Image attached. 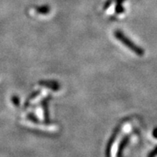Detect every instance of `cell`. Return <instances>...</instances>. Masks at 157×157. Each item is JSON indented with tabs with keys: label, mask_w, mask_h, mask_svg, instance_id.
Instances as JSON below:
<instances>
[{
	"label": "cell",
	"mask_w": 157,
	"mask_h": 157,
	"mask_svg": "<svg viewBox=\"0 0 157 157\" xmlns=\"http://www.w3.org/2000/svg\"><path fill=\"white\" fill-rule=\"evenodd\" d=\"M153 136H154L155 138H157V128H155L154 131H153Z\"/></svg>",
	"instance_id": "2"
},
{
	"label": "cell",
	"mask_w": 157,
	"mask_h": 157,
	"mask_svg": "<svg viewBox=\"0 0 157 157\" xmlns=\"http://www.w3.org/2000/svg\"><path fill=\"white\" fill-rule=\"evenodd\" d=\"M12 99H13V102H14V103H16V104H18V99H17L16 97L12 98Z\"/></svg>",
	"instance_id": "3"
},
{
	"label": "cell",
	"mask_w": 157,
	"mask_h": 157,
	"mask_svg": "<svg viewBox=\"0 0 157 157\" xmlns=\"http://www.w3.org/2000/svg\"><path fill=\"white\" fill-rule=\"evenodd\" d=\"M115 35H116V37L119 40H120L124 45H126L128 48H130V49L132 50V51H133L135 53H136L139 56H143V55H144V50L141 49L140 48H139V47H137L136 44H133L130 39H128V38H127L124 34L121 33L120 31H116V33H115Z\"/></svg>",
	"instance_id": "1"
}]
</instances>
